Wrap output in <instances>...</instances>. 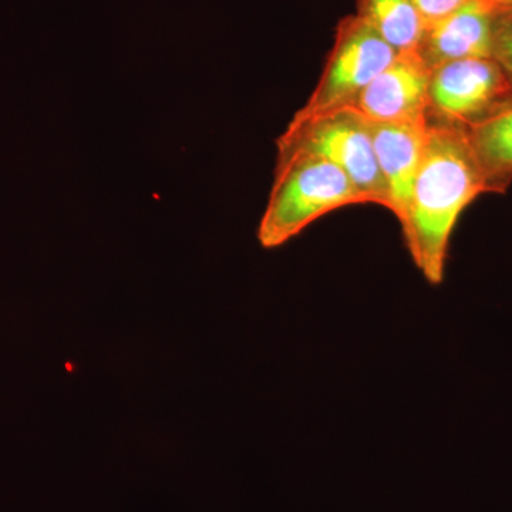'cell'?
Segmentation results:
<instances>
[{
  "label": "cell",
  "instance_id": "6da1fadb",
  "mask_svg": "<svg viewBox=\"0 0 512 512\" xmlns=\"http://www.w3.org/2000/svg\"><path fill=\"white\" fill-rule=\"evenodd\" d=\"M427 119L419 173L399 222L414 265L431 285H439L458 218L487 190L466 130Z\"/></svg>",
  "mask_w": 512,
  "mask_h": 512
},
{
  "label": "cell",
  "instance_id": "7a4b0ae2",
  "mask_svg": "<svg viewBox=\"0 0 512 512\" xmlns=\"http://www.w3.org/2000/svg\"><path fill=\"white\" fill-rule=\"evenodd\" d=\"M276 147L274 184L258 227L265 249L288 244L330 212L370 204L335 164L302 148Z\"/></svg>",
  "mask_w": 512,
  "mask_h": 512
},
{
  "label": "cell",
  "instance_id": "3957f363",
  "mask_svg": "<svg viewBox=\"0 0 512 512\" xmlns=\"http://www.w3.org/2000/svg\"><path fill=\"white\" fill-rule=\"evenodd\" d=\"M276 146L302 148L340 168L370 204L387 210V194L377 165L369 120L355 106L299 116L276 140Z\"/></svg>",
  "mask_w": 512,
  "mask_h": 512
},
{
  "label": "cell",
  "instance_id": "277c9868",
  "mask_svg": "<svg viewBox=\"0 0 512 512\" xmlns=\"http://www.w3.org/2000/svg\"><path fill=\"white\" fill-rule=\"evenodd\" d=\"M397 52L365 19L349 15L340 20L335 40L318 84L295 114L313 116L353 106L359 94L393 62Z\"/></svg>",
  "mask_w": 512,
  "mask_h": 512
},
{
  "label": "cell",
  "instance_id": "5b68a950",
  "mask_svg": "<svg viewBox=\"0 0 512 512\" xmlns=\"http://www.w3.org/2000/svg\"><path fill=\"white\" fill-rule=\"evenodd\" d=\"M511 99V80L493 57L456 60L431 70L427 117L467 128Z\"/></svg>",
  "mask_w": 512,
  "mask_h": 512
},
{
  "label": "cell",
  "instance_id": "8992f818",
  "mask_svg": "<svg viewBox=\"0 0 512 512\" xmlns=\"http://www.w3.org/2000/svg\"><path fill=\"white\" fill-rule=\"evenodd\" d=\"M430 77V67L417 50L397 53L353 106L370 121L423 119L429 111Z\"/></svg>",
  "mask_w": 512,
  "mask_h": 512
},
{
  "label": "cell",
  "instance_id": "52a82bcc",
  "mask_svg": "<svg viewBox=\"0 0 512 512\" xmlns=\"http://www.w3.org/2000/svg\"><path fill=\"white\" fill-rule=\"evenodd\" d=\"M370 136L377 165L387 194V210L397 221L402 218L412 195L424 146L429 119L370 121Z\"/></svg>",
  "mask_w": 512,
  "mask_h": 512
},
{
  "label": "cell",
  "instance_id": "ba28073f",
  "mask_svg": "<svg viewBox=\"0 0 512 512\" xmlns=\"http://www.w3.org/2000/svg\"><path fill=\"white\" fill-rule=\"evenodd\" d=\"M497 13L487 0H467L426 26L417 52L430 70L456 60L493 57Z\"/></svg>",
  "mask_w": 512,
  "mask_h": 512
},
{
  "label": "cell",
  "instance_id": "9c48e42d",
  "mask_svg": "<svg viewBox=\"0 0 512 512\" xmlns=\"http://www.w3.org/2000/svg\"><path fill=\"white\" fill-rule=\"evenodd\" d=\"M464 130L487 194H503L512 183V99Z\"/></svg>",
  "mask_w": 512,
  "mask_h": 512
},
{
  "label": "cell",
  "instance_id": "30bf717a",
  "mask_svg": "<svg viewBox=\"0 0 512 512\" xmlns=\"http://www.w3.org/2000/svg\"><path fill=\"white\" fill-rule=\"evenodd\" d=\"M356 15L397 53L419 49L427 26L414 0H357Z\"/></svg>",
  "mask_w": 512,
  "mask_h": 512
},
{
  "label": "cell",
  "instance_id": "8fae6325",
  "mask_svg": "<svg viewBox=\"0 0 512 512\" xmlns=\"http://www.w3.org/2000/svg\"><path fill=\"white\" fill-rule=\"evenodd\" d=\"M493 59L503 67L512 83V6L498 9L494 28Z\"/></svg>",
  "mask_w": 512,
  "mask_h": 512
},
{
  "label": "cell",
  "instance_id": "7c38bea8",
  "mask_svg": "<svg viewBox=\"0 0 512 512\" xmlns=\"http://www.w3.org/2000/svg\"><path fill=\"white\" fill-rule=\"evenodd\" d=\"M467 0H414L426 25L460 8Z\"/></svg>",
  "mask_w": 512,
  "mask_h": 512
},
{
  "label": "cell",
  "instance_id": "4fadbf2b",
  "mask_svg": "<svg viewBox=\"0 0 512 512\" xmlns=\"http://www.w3.org/2000/svg\"><path fill=\"white\" fill-rule=\"evenodd\" d=\"M487 2L497 9L511 8L512 6V0H487Z\"/></svg>",
  "mask_w": 512,
  "mask_h": 512
}]
</instances>
